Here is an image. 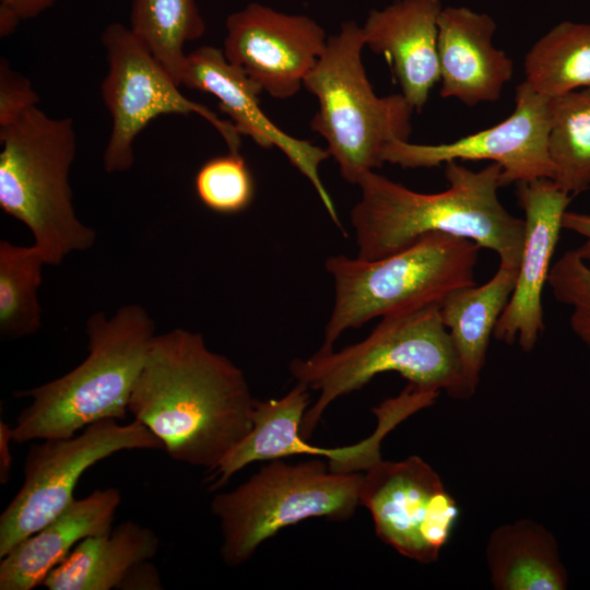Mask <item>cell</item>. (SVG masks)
<instances>
[{
  "instance_id": "cell-1",
  "label": "cell",
  "mask_w": 590,
  "mask_h": 590,
  "mask_svg": "<svg viewBox=\"0 0 590 590\" xmlns=\"http://www.w3.org/2000/svg\"><path fill=\"white\" fill-rule=\"evenodd\" d=\"M255 403L239 367L177 328L153 338L128 411L170 458L210 472L251 430Z\"/></svg>"
},
{
  "instance_id": "cell-2",
  "label": "cell",
  "mask_w": 590,
  "mask_h": 590,
  "mask_svg": "<svg viewBox=\"0 0 590 590\" xmlns=\"http://www.w3.org/2000/svg\"><path fill=\"white\" fill-rule=\"evenodd\" d=\"M502 167L491 163L472 170L459 161L445 163L449 187L437 193L413 191L374 170L358 186L351 211L357 258L376 260L398 252L423 236L442 233L494 251L499 264H520L524 221L500 202Z\"/></svg>"
},
{
  "instance_id": "cell-3",
  "label": "cell",
  "mask_w": 590,
  "mask_h": 590,
  "mask_svg": "<svg viewBox=\"0 0 590 590\" xmlns=\"http://www.w3.org/2000/svg\"><path fill=\"white\" fill-rule=\"evenodd\" d=\"M88 355L68 374L14 393L32 403L21 411L13 440L68 438L87 425L125 420L129 400L144 365L154 322L143 307L125 305L111 317L93 314L86 323Z\"/></svg>"
},
{
  "instance_id": "cell-4",
  "label": "cell",
  "mask_w": 590,
  "mask_h": 590,
  "mask_svg": "<svg viewBox=\"0 0 590 590\" xmlns=\"http://www.w3.org/2000/svg\"><path fill=\"white\" fill-rule=\"evenodd\" d=\"M288 368L297 382L319 391L302 421L305 439L334 400L382 373L394 371L415 387L446 391L453 398L470 397L441 319L440 303L382 317L363 341L338 352L319 349L309 358H294Z\"/></svg>"
},
{
  "instance_id": "cell-5",
  "label": "cell",
  "mask_w": 590,
  "mask_h": 590,
  "mask_svg": "<svg viewBox=\"0 0 590 590\" xmlns=\"http://www.w3.org/2000/svg\"><path fill=\"white\" fill-rule=\"evenodd\" d=\"M0 208L27 226L46 264L90 249L96 233L78 219L69 184L76 151L73 120L33 106L0 129Z\"/></svg>"
},
{
  "instance_id": "cell-6",
  "label": "cell",
  "mask_w": 590,
  "mask_h": 590,
  "mask_svg": "<svg viewBox=\"0 0 590 590\" xmlns=\"http://www.w3.org/2000/svg\"><path fill=\"white\" fill-rule=\"evenodd\" d=\"M480 249L467 238L432 233L376 260L329 257L324 267L333 278L334 305L320 349H333L344 331L374 318L441 303L452 291L474 285Z\"/></svg>"
},
{
  "instance_id": "cell-7",
  "label": "cell",
  "mask_w": 590,
  "mask_h": 590,
  "mask_svg": "<svg viewBox=\"0 0 590 590\" xmlns=\"http://www.w3.org/2000/svg\"><path fill=\"white\" fill-rule=\"evenodd\" d=\"M365 46L362 26L343 22L304 81L318 101L310 128L326 140L344 180L355 185L382 166L389 143L409 141L414 110L401 93L375 94L362 62Z\"/></svg>"
},
{
  "instance_id": "cell-8",
  "label": "cell",
  "mask_w": 590,
  "mask_h": 590,
  "mask_svg": "<svg viewBox=\"0 0 590 590\" xmlns=\"http://www.w3.org/2000/svg\"><path fill=\"white\" fill-rule=\"evenodd\" d=\"M362 480L361 472H332L320 459L297 464L272 460L235 489L212 499L223 560L239 566L281 529L308 518L350 519L361 506Z\"/></svg>"
},
{
  "instance_id": "cell-9",
  "label": "cell",
  "mask_w": 590,
  "mask_h": 590,
  "mask_svg": "<svg viewBox=\"0 0 590 590\" xmlns=\"http://www.w3.org/2000/svg\"><path fill=\"white\" fill-rule=\"evenodd\" d=\"M101 42L108 62L101 93L113 119L103 156L107 173H122L132 166L135 138L161 115L197 114L217 130L229 152L239 153L241 135L234 123L184 96L179 84L130 27L111 23Z\"/></svg>"
},
{
  "instance_id": "cell-10",
  "label": "cell",
  "mask_w": 590,
  "mask_h": 590,
  "mask_svg": "<svg viewBox=\"0 0 590 590\" xmlns=\"http://www.w3.org/2000/svg\"><path fill=\"white\" fill-rule=\"evenodd\" d=\"M134 449H163V445L140 422L119 424L115 418L94 422L76 436L32 445L24 462V482L0 517V558L74 499L75 486L90 467Z\"/></svg>"
},
{
  "instance_id": "cell-11",
  "label": "cell",
  "mask_w": 590,
  "mask_h": 590,
  "mask_svg": "<svg viewBox=\"0 0 590 590\" xmlns=\"http://www.w3.org/2000/svg\"><path fill=\"white\" fill-rule=\"evenodd\" d=\"M359 505L369 510L384 543L423 564L439 558L459 517L457 502L438 473L417 456L381 459L367 469Z\"/></svg>"
},
{
  "instance_id": "cell-12",
  "label": "cell",
  "mask_w": 590,
  "mask_h": 590,
  "mask_svg": "<svg viewBox=\"0 0 590 590\" xmlns=\"http://www.w3.org/2000/svg\"><path fill=\"white\" fill-rule=\"evenodd\" d=\"M550 98L524 81L516 88L515 109L505 120L451 143L412 144L393 141L384 162L404 168L435 167L449 161H491L502 167V187L552 178L548 155Z\"/></svg>"
},
{
  "instance_id": "cell-13",
  "label": "cell",
  "mask_w": 590,
  "mask_h": 590,
  "mask_svg": "<svg viewBox=\"0 0 590 590\" xmlns=\"http://www.w3.org/2000/svg\"><path fill=\"white\" fill-rule=\"evenodd\" d=\"M223 52L263 92L294 96L324 51L323 28L311 17L250 2L225 22Z\"/></svg>"
},
{
  "instance_id": "cell-14",
  "label": "cell",
  "mask_w": 590,
  "mask_h": 590,
  "mask_svg": "<svg viewBox=\"0 0 590 590\" xmlns=\"http://www.w3.org/2000/svg\"><path fill=\"white\" fill-rule=\"evenodd\" d=\"M180 85L209 93L219 101V108L231 119L240 135L257 145L278 148L312 185L332 222L345 234L331 196L319 175V166L330 154L309 141L291 137L274 125L260 107L263 90L231 63L223 50L201 46L186 57Z\"/></svg>"
},
{
  "instance_id": "cell-15",
  "label": "cell",
  "mask_w": 590,
  "mask_h": 590,
  "mask_svg": "<svg viewBox=\"0 0 590 590\" xmlns=\"http://www.w3.org/2000/svg\"><path fill=\"white\" fill-rule=\"evenodd\" d=\"M517 197L524 213L522 256L514 292L493 337L507 344L518 342L530 352L545 329L542 295L570 194L551 178L541 177L517 184Z\"/></svg>"
},
{
  "instance_id": "cell-16",
  "label": "cell",
  "mask_w": 590,
  "mask_h": 590,
  "mask_svg": "<svg viewBox=\"0 0 590 590\" xmlns=\"http://www.w3.org/2000/svg\"><path fill=\"white\" fill-rule=\"evenodd\" d=\"M309 390L306 385L297 382L280 399L256 400L251 430L209 472L205 482L210 491L223 487L234 474L256 461L303 453L323 456L330 471L355 473L365 472L381 459L382 436L377 432L346 447L328 449L308 445L300 435V425L310 401Z\"/></svg>"
},
{
  "instance_id": "cell-17",
  "label": "cell",
  "mask_w": 590,
  "mask_h": 590,
  "mask_svg": "<svg viewBox=\"0 0 590 590\" xmlns=\"http://www.w3.org/2000/svg\"><path fill=\"white\" fill-rule=\"evenodd\" d=\"M440 0H396L371 10L362 26L365 44L387 57L401 94L421 111L440 82L438 19Z\"/></svg>"
},
{
  "instance_id": "cell-18",
  "label": "cell",
  "mask_w": 590,
  "mask_h": 590,
  "mask_svg": "<svg viewBox=\"0 0 590 590\" xmlns=\"http://www.w3.org/2000/svg\"><path fill=\"white\" fill-rule=\"evenodd\" d=\"M496 23L467 7L442 8L438 19L439 94L467 106L496 102L514 62L492 43Z\"/></svg>"
},
{
  "instance_id": "cell-19",
  "label": "cell",
  "mask_w": 590,
  "mask_h": 590,
  "mask_svg": "<svg viewBox=\"0 0 590 590\" xmlns=\"http://www.w3.org/2000/svg\"><path fill=\"white\" fill-rule=\"evenodd\" d=\"M121 503L119 489H95L87 497L73 499L60 514L28 535L0 562L1 590H31L43 585L83 539L111 529Z\"/></svg>"
},
{
  "instance_id": "cell-20",
  "label": "cell",
  "mask_w": 590,
  "mask_h": 590,
  "mask_svg": "<svg viewBox=\"0 0 590 590\" xmlns=\"http://www.w3.org/2000/svg\"><path fill=\"white\" fill-rule=\"evenodd\" d=\"M158 546L160 540L151 529L125 521L80 541L49 571L43 586L49 590L120 589L129 571L154 557Z\"/></svg>"
},
{
  "instance_id": "cell-21",
  "label": "cell",
  "mask_w": 590,
  "mask_h": 590,
  "mask_svg": "<svg viewBox=\"0 0 590 590\" xmlns=\"http://www.w3.org/2000/svg\"><path fill=\"white\" fill-rule=\"evenodd\" d=\"M517 273L518 268L499 264L486 283L457 288L440 303L441 319L470 397L480 382L491 337L511 297Z\"/></svg>"
},
{
  "instance_id": "cell-22",
  "label": "cell",
  "mask_w": 590,
  "mask_h": 590,
  "mask_svg": "<svg viewBox=\"0 0 590 590\" xmlns=\"http://www.w3.org/2000/svg\"><path fill=\"white\" fill-rule=\"evenodd\" d=\"M489 579L497 590H564L568 574L555 536L542 524L521 519L496 528L486 550Z\"/></svg>"
},
{
  "instance_id": "cell-23",
  "label": "cell",
  "mask_w": 590,
  "mask_h": 590,
  "mask_svg": "<svg viewBox=\"0 0 590 590\" xmlns=\"http://www.w3.org/2000/svg\"><path fill=\"white\" fill-rule=\"evenodd\" d=\"M523 70L524 82L547 98L590 88V24L555 25L527 52Z\"/></svg>"
},
{
  "instance_id": "cell-24",
  "label": "cell",
  "mask_w": 590,
  "mask_h": 590,
  "mask_svg": "<svg viewBox=\"0 0 590 590\" xmlns=\"http://www.w3.org/2000/svg\"><path fill=\"white\" fill-rule=\"evenodd\" d=\"M130 30L180 85L184 47L206 26L196 0H132Z\"/></svg>"
},
{
  "instance_id": "cell-25",
  "label": "cell",
  "mask_w": 590,
  "mask_h": 590,
  "mask_svg": "<svg viewBox=\"0 0 590 590\" xmlns=\"http://www.w3.org/2000/svg\"><path fill=\"white\" fill-rule=\"evenodd\" d=\"M552 180L568 194L590 187V88L550 98Z\"/></svg>"
},
{
  "instance_id": "cell-26",
  "label": "cell",
  "mask_w": 590,
  "mask_h": 590,
  "mask_svg": "<svg viewBox=\"0 0 590 590\" xmlns=\"http://www.w3.org/2000/svg\"><path fill=\"white\" fill-rule=\"evenodd\" d=\"M46 264L35 246L0 241V333L4 339H20L42 327V307L37 291Z\"/></svg>"
},
{
  "instance_id": "cell-27",
  "label": "cell",
  "mask_w": 590,
  "mask_h": 590,
  "mask_svg": "<svg viewBox=\"0 0 590 590\" xmlns=\"http://www.w3.org/2000/svg\"><path fill=\"white\" fill-rule=\"evenodd\" d=\"M194 187L200 201L222 214L246 210L255 193L246 161L240 153L233 152L206 161L196 175Z\"/></svg>"
},
{
  "instance_id": "cell-28",
  "label": "cell",
  "mask_w": 590,
  "mask_h": 590,
  "mask_svg": "<svg viewBox=\"0 0 590 590\" xmlns=\"http://www.w3.org/2000/svg\"><path fill=\"white\" fill-rule=\"evenodd\" d=\"M554 298L570 308L573 333L590 350V268L576 249L565 251L548 273Z\"/></svg>"
},
{
  "instance_id": "cell-29",
  "label": "cell",
  "mask_w": 590,
  "mask_h": 590,
  "mask_svg": "<svg viewBox=\"0 0 590 590\" xmlns=\"http://www.w3.org/2000/svg\"><path fill=\"white\" fill-rule=\"evenodd\" d=\"M39 96L31 82L11 69L9 62L0 60V129L15 122L22 114L37 106Z\"/></svg>"
},
{
  "instance_id": "cell-30",
  "label": "cell",
  "mask_w": 590,
  "mask_h": 590,
  "mask_svg": "<svg viewBox=\"0 0 590 590\" xmlns=\"http://www.w3.org/2000/svg\"><path fill=\"white\" fill-rule=\"evenodd\" d=\"M57 0H0V36L11 35L17 25L36 17Z\"/></svg>"
},
{
  "instance_id": "cell-31",
  "label": "cell",
  "mask_w": 590,
  "mask_h": 590,
  "mask_svg": "<svg viewBox=\"0 0 590 590\" xmlns=\"http://www.w3.org/2000/svg\"><path fill=\"white\" fill-rule=\"evenodd\" d=\"M562 225L563 229L573 232L583 238L582 244L576 248V251L590 268V215L566 211L563 216Z\"/></svg>"
},
{
  "instance_id": "cell-32",
  "label": "cell",
  "mask_w": 590,
  "mask_h": 590,
  "mask_svg": "<svg viewBox=\"0 0 590 590\" xmlns=\"http://www.w3.org/2000/svg\"><path fill=\"white\" fill-rule=\"evenodd\" d=\"M120 589H162L161 578L156 568L149 562L135 565L122 581Z\"/></svg>"
},
{
  "instance_id": "cell-33",
  "label": "cell",
  "mask_w": 590,
  "mask_h": 590,
  "mask_svg": "<svg viewBox=\"0 0 590 590\" xmlns=\"http://www.w3.org/2000/svg\"><path fill=\"white\" fill-rule=\"evenodd\" d=\"M13 440V427L3 421L0 422V481L5 484L10 476L12 456L10 455V441Z\"/></svg>"
}]
</instances>
